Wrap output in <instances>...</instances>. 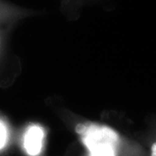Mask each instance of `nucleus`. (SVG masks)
<instances>
[{"instance_id": "nucleus-1", "label": "nucleus", "mask_w": 156, "mask_h": 156, "mask_svg": "<svg viewBox=\"0 0 156 156\" xmlns=\"http://www.w3.org/2000/svg\"><path fill=\"white\" fill-rule=\"evenodd\" d=\"M75 132L81 136L82 141L89 152L104 145L116 147L119 141V136L113 129L94 123L78 124L75 127Z\"/></svg>"}, {"instance_id": "nucleus-2", "label": "nucleus", "mask_w": 156, "mask_h": 156, "mask_svg": "<svg viewBox=\"0 0 156 156\" xmlns=\"http://www.w3.org/2000/svg\"><path fill=\"white\" fill-rule=\"evenodd\" d=\"M44 137V129L38 125L29 126L24 135L25 151L31 156H36L41 153Z\"/></svg>"}, {"instance_id": "nucleus-3", "label": "nucleus", "mask_w": 156, "mask_h": 156, "mask_svg": "<svg viewBox=\"0 0 156 156\" xmlns=\"http://www.w3.org/2000/svg\"><path fill=\"white\" fill-rule=\"evenodd\" d=\"M116 147L111 145L99 146L90 152V156H115Z\"/></svg>"}, {"instance_id": "nucleus-4", "label": "nucleus", "mask_w": 156, "mask_h": 156, "mask_svg": "<svg viewBox=\"0 0 156 156\" xmlns=\"http://www.w3.org/2000/svg\"><path fill=\"white\" fill-rule=\"evenodd\" d=\"M7 130L5 124L0 120V150L5 147L7 142Z\"/></svg>"}, {"instance_id": "nucleus-5", "label": "nucleus", "mask_w": 156, "mask_h": 156, "mask_svg": "<svg viewBox=\"0 0 156 156\" xmlns=\"http://www.w3.org/2000/svg\"><path fill=\"white\" fill-rule=\"evenodd\" d=\"M88 1V0H68L67 2V5H69L70 8H73V12H75V17H77L78 11L80 10V7L85 2Z\"/></svg>"}, {"instance_id": "nucleus-6", "label": "nucleus", "mask_w": 156, "mask_h": 156, "mask_svg": "<svg viewBox=\"0 0 156 156\" xmlns=\"http://www.w3.org/2000/svg\"><path fill=\"white\" fill-rule=\"evenodd\" d=\"M151 156H156V142L152 145L151 147Z\"/></svg>"}, {"instance_id": "nucleus-7", "label": "nucleus", "mask_w": 156, "mask_h": 156, "mask_svg": "<svg viewBox=\"0 0 156 156\" xmlns=\"http://www.w3.org/2000/svg\"><path fill=\"white\" fill-rule=\"evenodd\" d=\"M0 44H1V41H0Z\"/></svg>"}]
</instances>
